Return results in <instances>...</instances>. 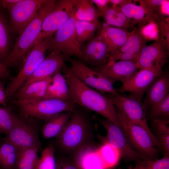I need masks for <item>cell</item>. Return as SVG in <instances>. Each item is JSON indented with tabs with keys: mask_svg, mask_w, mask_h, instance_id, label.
<instances>
[{
	"mask_svg": "<svg viewBox=\"0 0 169 169\" xmlns=\"http://www.w3.org/2000/svg\"><path fill=\"white\" fill-rule=\"evenodd\" d=\"M72 112H65L61 113L46 121L42 129L43 137L47 139L56 138L63 131Z\"/></svg>",
	"mask_w": 169,
	"mask_h": 169,
	"instance_id": "cell-25",
	"label": "cell"
},
{
	"mask_svg": "<svg viewBox=\"0 0 169 169\" xmlns=\"http://www.w3.org/2000/svg\"><path fill=\"white\" fill-rule=\"evenodd\" d=\"M148 111L149 117L152 120H169V94L160 102Z\"/></svg>",
	"mask_w": 169,
	"mask_h": 169,
	"instance_id": "cell-39",
	"label": "cell"
},
{
	"mask_svg": "<svg viewBox=\"0 0 169 169\" xmlns=\"http://www.w3.org/2000/svg\"><path fill=\"white\" fill-rule=\"evenodd\" d=\"M80 59L84 64L93 67L102 66L110 60V54L106 42L100 36L96 35L80 46Z\"/></svg>",
	"mask_w": 169,
	"mask_h": 169,
	"instance_id": "cell-14",
	"label": "cell"
},
{
	"mask_svg": "<svg viewBox=\"0 0 169 169\" xmlns=\"http://www.w3.org/2000/svg\"><path fill=\"white\" fill-rule=\"evenodd\" d=\"M144 8L146 13V19L147 23H153L159 15L161 6L167 0H137Z\"/></svg>",
	"mask_w": 169,
	"mask_h": 169,
	"instance_id": "cell-36",
	"label": "cell"
},
{
	"mask_svg": "<svg viewBox=\"0 0 169 169\" xmlns=\"http://www.w3.org/2000/svg\"><path fill=\"white\" fill-rule=\"evenodd\" d=\"M130 0H110L111 5L120 6L129 2Z\"/></svg>",
	"mask_w": 169,
	"mask_h": 169,
	"instance_id": "cell-46",
	"label": "cell"
},
{
	"mask_svg": "<svg viewBox=\"0 0 169 169\" xmlns=\"http://www.w3.org/2000/svg\"><path fill=\"white\" fill-rule=\"evenodd\" d=\"M104 22L111 26L127 29L130 28L131 21L123 13L118 6L111 5L97 10Z\"/></svg>",
	"mask_w": 169,
	"mask_h": 169,
	"instance_id": "cell-24",
	"label": "cell"
},
{
	"mask_svg": "<svg viewBox=\"0 0 169 169\" xmlns=\"http://www.w3.org/2000/svg\"><path fill=\"white\" fill-rule=\"evenodd\" d=\"M13 103L18 107L21 114L25 117H35L46 121L58 114L73 112L76 109V104L72 101L55 99L14 100Z\"/></svg>",
	"mask_w": 169,
	"mask_h": 169,
	"instance_id": "cell-4",
	"label": "cell"
},
{
	"mask_svg": "<svg viewBox=\"0 0 169 169\" xmlns=\"http://www.w3.org/2000/svg\"><path fill=\"white\" fill-rule=\"evenodd\" d=\"M96 33V35L101 37L106 42L111 56L126 42L131 32L126 29L112 27L104 22L101 23Z\"/></svg>",
	"mask_w": 169,
	"mask_h": 169,
	"instance_id": "cell-20",
	"label": "cell"
},
{
	"mask_svg": "<svg viewBox=\"0 0 169 169\" xmlns=\"http://www.w3.org/2000/svg\"><path fill=\"white\" fill-rule=\"evenodd\" d=\"M53 36H48L37 43L27 54L19 73L5 89L7 99L12 97L44 60Z\"/></svg>",
	"mask_w": 169,
	"mask_h": 169,
	"instance_id": "cell-6",
	"label": "cell"
},
{
	"mask_svg": "<svg viewBox=\"0 0 169 169\" xmlns=\"http://www.w3.org/2000/svg\"><path fill=\"white\" fill-rule=\"evenodd\" d=\"M134 169H169V155L164 154L161 159L141 160L136 162Z\"/></svg>",
	"mask_w": 169,
	"mask_h": 169,
	"instance_id": "cell-38",
	"label": "cell"
},
{
	"mask_svg": "<svg viewBox=\"0 0 169 169\" xmlns=\"http://www.w3.org/2000/svg\"><path fill=\"white\" fill-rule=\"evenodd\" d=\"M54 148L49 145L42 150L38 162L37 169H56Z\"/></svg>",
	"mask_w": 169,
	"mask_h": 169,
	"instance_id": "cell-37",
	"label": "cell"
},
{
	"mask_svg": "<svg viewBox=\"0 0 169 169\" xmlns=\"http://www.w3.org/2000/svg\"><path fill=\"white\" fill-rule=\"evenodd\" d=\"M96 150L106 169H112L115 167L121 157L119 151L106 142Z\"/></svg>",
	"mask_w": 169,
	"mask_h": 169,
	"instance_id": "cell-32",
	"label": "cell"
},
{
	"mask_svg": "<svg viewBox=\"0 0 169 169\" xmlns=\"http://www.w3.org/2000/svg\"><path fill=\"white\" fill-rule=\"evenodd\" d=\"M21 149L3 138L0 142V168L16 169Z\"/></svg>",
	"mask_w": 169,
	"mask_h": 169,
	"instance_id": "cell-23",
	"label": "cell"
},
{
	"mask_svg": "<svg viewBox=\"0 0 169 169\" xmlns=\"http://www.w3.org/2000/svg\"><path fill=\"white\" fill-rule=\"evenodd\" d=\"M152 125L155 136L164 154L169 155V120L154 119Z\"/></svg>",
	"mask_w": 169,
	"mask_h": 169,
	"instance_id": "cell-33",
	"label": "cell"
},
{
	"mask_svg": "<svg viewBox=\"0 0 169 169\" xmlns=\"http://www.w3.org/2000/svg\"><path fill=\"white\" fill-rule=\"evenodd\" d=\"M61 71L69 87L70 100L96 112L120 127L115 105L108 98L81 82L65 63Z\"/></svg>",
	"mask_w": 169,
	"mask_h": 169,
	"instance_id": "cell-1",
	"label": "cell"
},
{
	"mask_svg": "<svg viewBox=\"0 0 169 169\" xmlns=\"http://www.w3.org/2000/svg\"><path fill=\"white\" fill-rule=\"evenodd\" d=\"M74 6V0H56L53 9L44 20L33 45L47 36L53 35L65 24L72 15Z\"/></svg>",
	"mask_w": 169,
	"mask_h": 169,
	"instance_id": "cell-10",
	"label": "cell"
},
{
	"mask_svg": "<svg viewBox=\"0 0 169 169\" xmlns=\"http://www.w3.org/2000/svg\"><path fill=\"white\" fill-rule=\"evenodd\" d=\"M109 94L107 97L117 107L118 110L130 120L145 129L161 148L148 124L147 110L144 103L130 95L127 96L118 94L117 95Z\"/></svg>",
	"mask_w": 169,
	"mask_h": 169,
	"instance_id": "cell-8",
	"label": "cell"
},
{
	"mask_svg": "<svg viewBox=\"0 0 169 169\" xmlns=\"http://www.w3.org/2000/svg\"><path fill=\"white\" fill-rule=\"evenodd\" d=\"M99 122L106 131V140L117 149L121 157L135 162L142 160L141 156L132 146L122 129L107 119H98Z\"/></svg>",
	"mask_w": 169,
	"mask_h": 169,
	"instance_id": "cell-11",
	"label": "cell"
},
{
	"mask_svg": "<svg viewBox=\"0 0 169 169\" xmlns=\"http://www.w3.org/2000/svg\"><path fill=\"white\" fill-rule=\"evenodd\" d=\"M154 67L139 69L118 89L120 92H127L130 95L142 101L145 92L152 82L162 71Z\"/></svg>",
	"mask_w": 169,
	"mask_h": 169,
	"instance_id": "cell-13",
	"label": "cell"
},
{
	"mask_svg": "<svg viewBox=\"0 0 169 169\" xmlns=\"http://www.w3.org/2000/svg\"><path fill=\"white\" fill-rule=\"evenodd\" d=\"M3 138L21 149L41 147L38 129L22 119Z\"/></svg>",
	"mask_w": 169,
	"mask_h": 169,
	"instance_id": "cell-16",
	"label": "cell"
},
{
	"mask_svg": "<svg viewBox=\"0 0 169 169\" xmlns=\"http://www.w3.org/2000/svg\"><path fill=\"white\" fill-rule=\"evenodd\" d=\"M143 26H138L133 29L126 42L114 54L125 53L139 56L142 49L148 41L142 32Z\"/></svg>",
	"mask_w": 169,
	"mask_h": 169,
	"instance_id": "cell-26",
	"label": "cell"
},
{
	"mask_svg": "<svg viewBox=\"0 0 169 169\" xmlns=\"http://www.w3.org/2000/svg\"><path fill=\"white\" fill-rule=\"evenodd\" d=\"M75 159L80 169H106L96 149L87 147L77 154Z\"/></svg>",
	"mask_w": 169,
	"mask_h": 169,
	"instance_id": "cell-27",
	"label": "cell"
},
{
	"mask_svg": "<svg viewBox=\"0 0 169 169\" xmlns=\"http://www.w3.org/2000/svg\"><path fill=\"white\" fill-rule=\"evenodd\" d=\"M7 99L5 93V89L0 79V106H6Z\"/></svg>",
	"mask_w": 169,
	"mask_h": 169,
	"instance_id": "cell-45",
	"label": "cell"
},
{
	"mask_svg": "<svg viewBox=\"0 0 169 169\" xmlns=\"http://www.w3.org/2000/svg\"><path fill=\"white\" fill-rule=\"evenodd\" d=\"M132 0L120 6H118L125 16L131 21V27L138 23L139 26H145L148 23L143 8L132 3Z\"/></svg>",
	"mask_w": 169,
	"mask_h": 169,
	"instance_id": "cell-30",
	"label": "cell"
},
{
	"mask_svg": "<svg viewBox=\"0 0 169 169\" xmlns=\"http://www.w3.org/2000/svg\"><path fill=\"white\" fill-rule=\"evenodd\" d=\"M51 77L34 82L23 91L17 92L13 96L14 100H36L45 99L47 88Z\"/></svg>",
	"mask_w": 169,
	"mask_h": 169,
	"instance_id": "cell-22",
	"label": "cell"
},
{
	"mask_svg": "<svg viewBox=\"0 0 169 169\" xmlns=\"http://www.w3.org/2000/svg\"><path fill=\"white\" fill-rule=\"evenodd\" d=\"M111 80L123 84L139 70L137 63L131 61H109L100 66L92 68Z\"/></svg>",
	"mask_w": 169,
	"mask_h": 169,
	"instance_id": "cell-17",
	"label": "cell"
},
{
	"mask_svg": "<svg viewBox=\"0 0 169 169\" xmlns=\"http://www.w3.org/2000/svg\"><path fill=\"white\" fill-rule=\"evenodd\" d=\"M11 77L10 74L8 70L0 61V79L5 80Z\"/></svg>",
	"mask_w": 169,
	"mask_h": 169,
	"instance_id": "cell-43",
	"label": "cell"
},
{
	"mask_svg": "<svg viewBox=\"0 0 169 169\" xmlns=\"http://www.w3.org/2000/svg\"><path fill=\"white\" fill-rule=\"evenodd\" d=\"M154 23L160 29V37L164 40L167 47H169V22L164 17L159 15L156 18Z\"/></svg>",
	"mask_w": 169,
	"mask_h": 169,
	"instance_id": "cell-40",
	"label": "cell"
},
{
	"mask_svg": "<svg viewBox=\"0 0 169 169\" xmlns=\"http://www.w3.org/2000/svg\"><path fill=\"white\" fill-rule=\"evenodd\" d=\"M20 0H0V8L9 10Z\"/></svg>",
	"mask_w": 169,
	"mask_h": 169,
	"instance_id": "cell-42",
	"label": "cell"
},
{
	"mask_svg": "<svg viewBox=\"0 0 169 169\" xmlns=\"http://www.w3.org/2000/svg\"><path fill=\"white\" fill-rule=\"evenodd\" d=\"M94 4L97 7V10L103 9L108 6L110 0H91Z\"/></svg>",
	"mask_w": 169,
	"mask_h": 169,
	"instance_id": "cell-44",
	"label": "cell"
},
{
	"mask_svg": "<svg viewBox=\"0 0 169 169\" xmlns=\"http://www.w3.org/2000/svg\"><path fill=\"white\" fill-rule=\"evenodd\" d=\"M47 0H20L8 11L12 31L19 34Z\"/></svg>",
	"mask_w": 169,
	"mask_h": 169,
	"instance_id": "cell-12",
	"label": "cell"
},
{
	"mask_svg": "<svg viewBox=\"0 0 169 169\" xmlns=\"http://www.w3.org/2000/svg\"><path fill=\"white\" fill-rule=\"evenodd\" d=\"M101 23L98 20L91 22L76 20L75 28L77 40L81 46L95 36Z\"/></svg>",
	"mask_w": 169,
	"mask_h": 169,
	"instance_id": "cell-29",
	"label": "cell"
},
{
	"mask_svg": "<svg viewBox=\"0 0 169 169\" xmlns=\"http://www.w3.org/2000/svg\"><path fill=\"white\" fill-rule=\"evenodd\" d=\"M0 169H1V168H0Z\"/></svg>",
	"mask_w": 169,
	"mask_h": 169,
	"instance_id": "cell-48",
	"label": "cell"
},
{
	"mask_svg": "<svg viewBox=\"0 0 169 169\" xmlns=\"http://www.w3.org/2000/svg\"><path fill=\"white\" fill-rule=\"evenodd\" d=\"M76 20L73 13L67 22L55 32L48 49L50 53L58 50L61 52L64 59L73 55L80 59L82 54L77 39Z\"/></svg>",
	"mask_w": 169,
	"mask_h": 169,
	"instance_id": "cell-9",
	"label": "cell"
},
{
	"mask_svg": "<svg viewBox=\"0 0 169 169\" xmlns=\"http://www.w3.org/2000/svg\"><path fill=\"white\" fill-rule=\"evenodd\" d=\"M45 99L70 100L69 87L61 69L57 71L52 76L51 81L47 88Z\"/></svg>",
	"mask_w": 169,
	"mask_h": 169,
	"instance_id": "cell-21",
	"label": "cell"
},
{
	"mask_svg": "<svg viewBox=\"0 0 169 169\" xmlns=\"http://www.w3.org/2000/svg\"><path fill=\"white\" fill-rule=\"evenodd\" d=\"M168 57L169 47L160 36L153 43L143 48L137 63L139 69L151 67L162 69Z\"/></svg>",
	"mask_w": 169,
	"mask_h": 169,
	"instance_id": "cell-15",
	"label": "cell"
},
{
	"mask_svg": "<svg viewBox=\"0 0 169 169\" xmlns=\"http://www.w3.org/2000/svg\"><path fill=\"white\" fill-rule=\"evenodd\" d=\"M56 1L47 0L33 19L19 34L11 50L3 63L6 68L13 67L23 61L33 47L44 20L53 9Z\"/></svg>",
	"mask_w": 169,
	"mask_h": 169,
	"instance_id": "cell-2",
	"label": "cell"
},
{
	"mask_svg": "<svg viewBox=\"0 0 169 169\" xmlns=\"http://www.w3.org/2000/svg\"><path fill=\"white\" fill-rule=\"evenodd\" d=\"M120 127L131 145L140 155L142 160L157 159L158 144L143 128L128 119L119 110H116Z\"/></svg>",
	"mask_w": 169,
	"mask_h": 169,
	"instance_id": "cell-5",
	"label": "cell"
},
{
	"mask_svg": "<svg viewBox=\"0 0 169 169\" xmlns=\"http://www.w3.org/2000/svg\"><path fill=\"white\" fill-rule=\"evenodd\" d=\"M121 169L120 168H118V169ZM133 169V167H130L129 168H128V169Z\"/></svg>",
	"mask_w": 169,
	"mask_h": 169,
	"instance_id": "cell-47",
	"label": "cell"
},
{
	"mask_svg": "<svg viewBox=\"0 0 169 169\" xmlns=\"http://www.w3.org/2000/svg\"><path fill=\"white\" fill-rule=\"evenodd\" d=\"M89 120L81 111L76 109L60 134L56 138L58 147L68 153L77 154L89 146L91 136Z\"/></svg>",
	"mask_w": 169,
	"mask_h": 169,
	"instance_id": "cell-3",
	"label": "cell"
},
{
	"mask_svg": "<svg viewBox=\"0 0 169 169\" xmlns=\"http://www.w3.org/2000/svg\"><path fill=\"white\" fill-rule=\"evenodd\" d=\"M73 13L76 20L81 21H94L100 17L91 0H74Z\"/></svg>",
	"mask_w": 169,
	"mask_h": 169,
	"instance_id": "cell-28",
	"label": "cell"
},
{
	"mask_svg": "<svg viewBox=\"0 0 169 169\" xmlns=\"http://www.w3.org/2000/svg\"><path fill=\"white\" fill-rule=\"evenodd\" d=\"M40 149L36 147L21 149L19 155L16 169H37Z\"/></svg>",
	"mask_w": 169,
	"mask_h": 169,
	"instance_id": "cell-34",
	"label": "cell"
},
{
	"mask_svg": "<svg viewBox=\"0 0 169 169\" xmlns=\"http://www.w3.org/2000/svg\"><path fill=\"white\" fill-rule=\"evenodd\" d=\"M21 119L6 106H0V133L7 135Z\"/></svg>",
	"mask_w": 169,
	"mask_h": 169,
	"instance_id": "cell-35",
	"label": "cell"
},
{
	"mask_svg": "<svg viewBox=\"0 0 169 169\" xmlns=\"http://www.w3.org/2000/svg\"><path fill=\"white\" fill-rule=\"evenodd\" d=\"M56 169H80L75 159H62L56 160Z\"/></svg>",
	"mask_w": 169,
	"mask_h": 169,
	"instance_id": "cell-41",
	"label": "cell"
},
{
	"mask_svg": "<svg viewBox=\"0 0 169 169\" xmlns=\"http://www.w3.org/2000/svg\"><path fill=\"white\" fill-rule=\"evenodd\" d=\"M11 31L10 24L0 12V61L2 63L10 52Z\"/></svg>",
	"mask_w": 169,
	"mask_h": 169,
	"instance_id": "cell-31",
	"label": "cell"
},
{
	"mask_svg": "<svg viewBox=\"0 0 169 169\" xmlns=\"http://www.w3.org/2000/svg\"><path fill=\"white\" fill-rule=\"evenodd\" d=\"M65 59L70 64V70L81 82L101 94L117 95L118 93L111 80L90 68L78 58L66 57Z\"/></svg>",
	"mask_w": 169,
	"mask_h": 169,
	"instance_id": "cell-7",
	"label": "cell"
},
{
	"mask_svg": "<svg viewBox=\"0 0 169 169\" xmlns=\"http://www.w3.org/2000/svg\"><path fill=\"white\" fill-rule=\"evenodd\" d=\"M169 73L163 71L146 89L144 103L147 111L160 102L169 94Z\"/></svg>",
	"mask_w": 169,
	"mask_h": 169,
	"instance_id": "cell-19",
	"label": "cell"
},
{
	"mask_svg": "<svg viewBox=\"0 0 169 169\" xmlns=\"http://www.w3.org/2000/svg\"><path fill=\"white\" fill-rule=\"evenodd\" d=\"M64 60L60 51L56 50L50 53L16 93L23 91L34 82L52 76L57 71L61 69L64 64Z\"/></svg>",
	"mask_w": 169,
	"mask_h": 169,
	"instance_id": "cell-18",
	"label": "cell"
}]
</instances>
